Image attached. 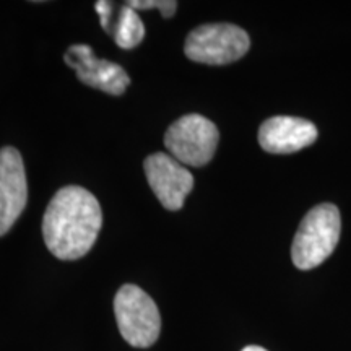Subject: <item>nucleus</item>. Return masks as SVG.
Wrapping results in <instances>:
<instances>
[{"label": "nucleus", "mask_w": 351, "mask_h": 351, "mask_svg": "<svg viewBox=\"0 0 351 351\" xmlns=\"http://www.w3.org/2000/svg\"><path fill=\"white\" fill-rule=\"evenodd\" d=\"M219 140L217 125L200 114H187L169 125L165 134V147L181 165H208L215 156Z\"/></svg>", "instance_id": "5"}, {"label": "nucleus", "mask_w": 351, "mask_h": 351, "mask_svg": "<svg viewBox=\"0 0 351 351\" xmlns=\"http://www.w3.org/2000/svg\"><path fill=\"white\" fill-rule=\"evenodd\" d=\"M243 351H267L265 348H262V346H257V345H251V346H245Z\"/></svg>", "instance_id": "12"}, {"label": "nucleus", "mask_w": 351, "mask_h": 351, "mask_svg": "<svg viewBox=\"0 0 351 351\" xmlns=\"http://www.w3.org/2000/svg\"><path fill=\"white\" fill-rule=\"evenodd\" d=\"M65 64L75 70L78 80L112 96L125 93L130 78L119 64L98 59L88 44H73L64 56Z\"/></svg>", "instance_id": "7"}, {"label": "nucleus", "mask_w": 351, "mask_h": 351, "mask_svg": "<svg viewBox=\"0 0 351 351\" xmlns=\"http://www.w3.org/2000/svg\"><path fill=\"white\" fill-rule=\"evenodd\" d=\"M341 218L333 204H320L309 210L298 228L291 245L293 263L311 270L327 261L340 239Z\"/></svg>", "instance_id": "2"}, {"label": "nucleus", "mask_w": 351, "mask_h": 351, "mask_svg": "<svg viewBox=\"0 0 351 351\" xmlns=\"http://www.w3.org/2000/svg\"><path fill=\"white\" fill-rule=\"evenodd\" d=\"M251 47V39L239 26L207 23L189 33L184 52L191 60L207 65L236 62Z\"/></svg>", "instance_id": "4"}, {"label": "nucleus", "mask_w": 351, "mask_h": 351, "mask_svg": "<svg viewBox=\"0 0 351 351\" xmlns=\"http://www.w3.org/2000/svg\"><path fill=\"white\" fill-rule=\"evenodd\" d=\"M317 140V127L311 121L291 116H275L258 129V143L267 153L288 155L311 147Z\"/></svg>", "instance_id": "9"}, {"label": "nucleus", "mask_w": 351, "mask_h": 351, "mask_svg": "<svg viewBox=\"0 0 351 351\" xmlns=\"http://www.w3.org/2000/svg\"><path fill=\"white\" fill-rule=\"evenodd\" d=\"M153 194L166 210L178 212L194 187V176L186 166L166 153H153L143 163Z\"/></svg>", "instance_id": "6"}, {"label": "nucleus", "mask_w": 351, "mask_h": 351, "mask_svg": "<svg viewBox=\"0 0 351 351\" xmlns=\"http://www.w3.org/2000/svg\"><path fill=\"white\" fill-rule=\"evenodd\" d=\"M127 3L134 10H152V8H156V10L161 12L165 19H171L176 10H178V2H174V0H134V2Z\"/></svg>", "instance_id": "11"}, {"label": "nucleus", "mask_w": 351, "mask_h": 351, "mask_svg": "<svg viewBox=\"0 0 351 351\" xmlns=\"http://www.w3.org/2000/svg\"><path fill=\"white\" fill-rule=\"evenodd\" d=\"M117 327L134 348H148L161 332V315L156 302L137 285H124L114 298Z\"/></svg>", "instance_id": "3"}, {"label": "nucleus", "mask_w": 351, "mask_h": 351, "mask_svg": "<svg viewBox=\"0 0 351 351\" xmlns=\"http://www.w3.org/2000/svg\"><path fill=\"white\" fill-rule=\"evenodd\" d=\"M103 225L99 202L80 186L56 192L43 218L44 243L60 261H77L90 252Z\"/></svg>", "instance_id": "1"}, {"label": "nucleus", "mask_w": 351, "mask_h": 351, "mask_svg": "<svg viewBox=\"0 0 351 351\" xmlns=\"http://www.w3.org/2000/svg\"><path fill=\"white\" fill-rule=\"evenodd\" d=\"M28 200L23 158L13 147L0 150V236L7 234L20 218Z\"/></svg>", "instance_id": "8"}, {"label": "nucleus", "mask_w": 351, "mask_h": 351, "mask_svg": "<svg viewBox=\"0 0 351 351\" xmlns=\"http://www.w3.org/2000/svg\"><path fill=\"white\" fill-rule=\"evenodd\" d=\"M108 34H111L121 49H134L135 46H138L145 36V26L137 10L125 3L117 13Z\"/></svg>", "instance_id": "10"}]
</instances>
